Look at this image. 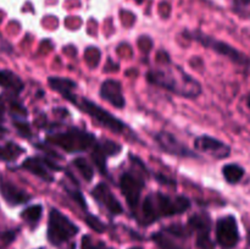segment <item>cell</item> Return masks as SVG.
I'll use <instances>...</instances> for the list:
<instances>
[{"instance_id": "6da1fadb", "label": "cell", "mask_w": 250, "mask_h": 249, "mask_svg": "<svg viewBox=\"0 0 250 249\" xmlns=\"http://www.w3.org/2000/svg\"><path fill=\"white\" fill-rule=\"evenodd\" d=\"M146 78L153 84L165 88L181 97L194 98L202 93L199 82L178 66L171 68H154L149 71Z\"/></svg>"}, {"instance_id": "7a4b0ae2", "label": "cell", "mask_w": 250, "mask_h": 249, "mask_svg": "<svg viewBox=\"0 0 250 249\" xmlns=\"http://www.w3.org/2000/svg\"><path fill=\"white\" fill-rule=\"evenodd\" d=\"M189 208L190 202L187 197H170L161 192L150 193L146 195L142 205V221L144 225H150L163 217L182 214Z\"/></svg>"}, {"instance_id": "3957f363", "label": "cell", "mask_w": 250, "mask_h": 249, "mask_svg": "<svg viewBox=\"0 0 250 249\" xmlns=\"http://www.w3.org/2000/svg\"><path fill=\"white\" fill-rule=\"evenodd\" d=\"M48 141L60 146L67 153H81L95 145V137L89 132L80 128H68L65 132L53 133L48 137Z\"/></svg>"}, {"instance_id": "277c9868", "label": "cell", "mask_w": 250, "mask_h": 249, "mask_svg": "<svg viewBox=\"0 0 250 249\" xmlns=\"http://www.w3.org/2000/svg\"><path fill=\"white\" fill-rule=\"evenodd\" d=\"M188 36V38H192L194 41H197L198 43L203 44L205 48H209L211 50H214L215 53L220 54L222 56H226L229 58L232 62L237 63L239 66H248L250 63V60L246 54L241 53L239 50H237L236 48H233L229 44L225 43V42L217 41V39L212 38V37L208 36V34L202 33L199 31H193V32H187L186 33Z\"/></svg>"}, {"instance_id": "5b68a950", "label": "cell", "mask_w": 250, "mask_h": 249, "mask_svg": "<svg viewBox=\"0 0 250 249\" xmlns=\"http://www.w3.org/2000/svg\"><path fill=\"white\" fill-rule=\"evenodd\" d=\"M77 232L78 227L67 216L59 210L51 209L48 225V239L51 244L59 246L76 236Z\"/></svg>"}, {"instance_id": "8992f818", "label": "cell", "mask_w": 250, "mask_h": 249, "mask_svg": "<svg viewBox=\"0 0 250 249\" xmlns=\"http://www.w3.org/2000/svg\"><path fill=\"white\" fill-rule=\"evenodd\" d=\"M75 106L80 107L82 111H84L85 114L89 115L92 119H94L95 121L99 122L102 126L106 127L107 129L115 132V133H122V132L125 131V124L121 120L112 116L109 111H106V110L103 109L102 106H99V105H97L95 103H93L92 100L87 99V98L77 99Z\"/></svg>"}, {"instance_id": "52a82bcc", "label": "cell", "mask_w": 250, "mask_h": 249, "mask_svg": "<svg viewBox=\"0 0 250 249\" xmlns=\"http://www.w3.org/2000/svg\"><path fill=\"white\" fill-rule=\"evenodd\" d=\"M143 175L144 173H139L138 171L131 170L124 172L120 177V189L132 210L138 207L142 190L146 187Z\"/></svg>"}, {"instance_id": "ba28073f", "label": "cell", "mask_w": 250, "mask_h": 249, "mask_svg": "<svg viewBox=\"0 0 250 249\" xmlns=\"http://www.w3.org/2000/svg\"><path fill=\"white\" fill-rule=\"evenodd\" d=\"M216 241L224 249H232L239 241L238 225L236 217L232 215L221 217L216 222Z\"/></svg>"}, {"instance_id": "9c48e42d", "label": "cell", "mask_w": 250, "mask_h": 249, "mask_svg": "<svg viewBox=\"0 0 250 249\" xmlns=\"http://www.w3.org/2000/svg\"><path fill=\"white\" fill-rule=\"evenodd\" d=\"M21 167L31 172L32 175L39 177L41 180L45 181V182H53L54 176L51 172L60 170V166L55 165L53 161L46 158H39V156L27 158L22 163Z\"/></svg>"}, {"instance_id": "30bf717a", "label": "cell", "mask_w": 250, "mask_h": 249, "mask_svg": "<svg viewBox=\"0 0 250 249\" xmlns=\"http://www.w3.org/2000/svg\"><path fill=\"white\" fill-rule=\"evenodd\" d=\"M155 141L159 146L166 153L183 156V158H197L194 151L190 150L188 146H186L182 142L178 141L173 134L168 133V132H159L155 136Z\"/></svg>"}, {"instance_id": "8fae6325", "label": "cell", "mask_w": 250, "mask_h": 249, "mask_svg": "<svg viewBox=\"0 0 250 249\" xmlns=\"http://www.w3.org/2000/svg\"><path fill=\"white\" fill-rule=\"evenodd\" d=\"M194 148L198 151L207 153L216 159L227 158V156H229V153H231L229 145H227L224 142L219 141V139L214 138V137L205 136V134L195 138Z\"/></svg>"}, {"instance_id": "7c38bea8", "label": "cell", "mask_w": 250, "mask_h": 249, "mask_svg": "<svg viewBox=\"0 0 250 249\" xmlns=\"http://www.w3.org/2000/svg\"><path fill=\"white\" fill-rule=\"evenodd\" d=\"M92 195L100 205H103L104 208H106L112 215H120L124 211V208L120 204L119 200L116 199L114 194H112L111 189L107 187V185H105L104 182L99 183L98 186H95L92 190Z\"/></svg>"}, {"instance_id": "4fadbf2b", "label": "cell", "mask_w": 250, "mask_h": 249, "mask_svg": "<svg viewBox=\"0 0 250 249\" xmlns=\"http://www.w3.org/2000/svg\"><path fill=\"white\" fill-rule=\"evenodd\" d=\"M121 150V146L111 141H104L103 143H95L92 158L97 167L102 171L103 175H106V158L115 155Z\"/></svg>"}, {"instance_id": "5bb4252c", "label": "cell", "mask_w": 250, "mask_h": 249, "mask_svg": "<svg viewBox=\"0 0 250 249\" xmlns=\"http://www.w3.org/2000/svg\"><path fill=\"white\" fill-rule=\"evenodd\" d=\"M100 97L117 109H122L126 103L122 95L121 83L115 80H106L103 82L100 87Z\"/></svg>"}, {"instance_id": "9a60e30c", "label": "cell", "mask_w": 250, "mask_h": 249, "mask_svg": "<svg viewBox=\"0 0 250 249\" xmlns=\"http://www.w3.org/2000/svg\"><path fill=\"white\" fill-rule=\"evenodd\" d=\"M0 194L4 198L5 202L9 205H12V207L24 204V203L31 200V195L26 190L21 189L12 182H9V181H2L0 183Z\"/></svg>"}, {"instance_id": "2e32d148", "label": "cell", "mask_w": 250, "mask_h": 249, "mask_svg": "<svg viewBox=\"0 0 250 249\" xmlns=\"http://www.w3.org/2000/svg\"><path fill=\"white\" fill-rule=\"evenodd\" d=\"M48 83L50 85L51 89H54L55 92L60 93L65 99H67L68 102L72 103L73 105L77 102L78 97L75 94V89L77 87L73 81L68 80V78H61V77H49Z\"/></svg>"}, {"instance_id": "e0dca14e", "label": "cell", "mask_w": 250, "mask_h": 249, "mask_svg": "<svg viewBox=\"0 0 250 249\" xmlns=\"http://www.w3.org/2000/svg\"><path fill=\"white\" fill-rule=\"evenodd\" d=\"M0 85L14 94H20L23 90L24 84L21 78L9 70L0 71Z\"/></svg>"}, {"instance_id": "ac0fdd59", "label": "cell", "mask_w": 250, "mask_h": 249, "mask_svg": "<svg viewBox=\"0 0 250 249\" xmlns=\"http://www.w3.org/2000/svg\"><path fill=\"white\" fill-rule=\"evenodd\" d=\"M24 151L23 148L17 145L14 142H9L5 145H0V161L12 163Z\"/></svg>"}, {"instance_id": "d6986e66", "label": "cell", "mask_w": 250, "mask_h": 249, "mask_svg": "<svg viewBox=\"0 0 250 249\" xmlns=\"http://www.w3.org/2000/svg\"><path fill=\"white\" fill-rule=\"evenodd\" d=\"M222 173L227 182L231 185H236L243 178L244 168L237 164H227L222 167Z\"/></svg>"}, {"instance_id": "ffe728a7", "label": "cell", "mask_w": 250, "mask_h": 249, "mask_svg": "<svg viewBox=\"0 0 250 249\" xmlns=\"http://www.w3.org/2000/svg\"><path fill=\"white\" fill-rule=\"evenodd\" d=\"M42 212H43L42 205H31V207H28L27 209H24L23 211L21 212V217L27 222V224L34 226V225L38 224V221L41 220Z\"/></svg>"}, {"instance_id": "44dd1931", "label": "cell", "mask_w": 250, "mask_h": 249, "mask_svg": "<svg viewBox=\"0 0 250 249\" xmlns=\"http://www.w3.org/2000/svg\"><path fill=\"white\" fill-rule=\"evenodd\" d=\"M73 165L75 167L80 171L81 175L83 176V178L87 181H92L93 176H94V171H93L92 166L88 164V161L83 158H78L76 160H73Z\"/></svg>"}, {"instance_id": "7402d4cb", "label": "cell", "mask_w": 250, "mask_h": 249, "mask_svg": "<svg viewBox=\"0 0 250 249\" xmlns=\"http://www.w3.org/2000/svg\"><path fill=\"white\" fill-rule=\"evenodd\" d=\"M197 246L199 249H215V243L210 238V228L200 229L197 232Z\"/></svg>"}, {"instance_id": "603a6c76", "label": "cell", "mask_w": 250, "mask_h": 249, "mask_svg": "<svg viewBox=\"0 0 250 249\" xmlns=\"http://www.w3.org/2000/svg\"><path fill=\"white\" fill-rule=\"evenodd\" d=\"M85 224H87L92 229L99 232V233H103V232L106 229V226H105L97 216H93V215L90 214H88L87 217H85Z\"/></svg>"}, {"instance_id": "cb8c5ba5", "label": "cell", "mask_w": 250, "mask_h": 249, "mask_svg": "<svg viewBox=\"0 0 250 249\" xmlns=\"http://www.w3.org/2000/svg\"><path fill=\"white\" fill-rule=\"evenodd\" d=\"M14 126L20 133V136L24 137V138H29L31 137V128H29V124L26 121H23V120H15Z\"/></svg>"}, {"instance_id": "d4e9b609", "label": "cell", "mask_w": 250, "mask_h": 249, "mask_svg": "<svg viewBox=\"0 0 250 249\" xmlns=\"http://www.w3.org/2000/svg\"><path fill=\"white\" fill-rule=\"evenodd\" d=\"M66 190H67L68 194L73 198V200L81 205V208H83V209H87V204H85V202H84V198H83V195L81 194L80 190H77V189L71 190V189H67V188H66Z\"/></svg>"}, {"instance_id": "484cf974", "label": "cell", "mask_w": 250, "mask_h": 249, "mask_svg": "<svg viewBox=\"0 0 250 249\" xmlns=\"http://www.w3.org/2000/svg\"><path fill=\"white\" fill-rule=\"evenodd\" d=\"M233 2L237 10H241V11L250 10V0H233Z\"/></svg>"}, {"instance_id": "4316f807", "label": "cell", "mask_w": 250, "mask_h": 249, "mask_svg": "<svg viewBox=\"0 0 250 249\" xmlns=\"http://www.w3.org/2000/svg\"><path fill=\"white\" fill-rule=\"evenodd\" d=\"M82 249H98V248L93 244L92 239H90L89 236H84L82 239Z\"/></svg>"}, {"instance_id": "83f0119b", "label": "cell", "mask_w": 250, "mask_h": 249, "mask_svg": "<svg viewBox=\"0 0 250 249\" xmlns=\"http://www.w3.org/2000/svg\"><path fill=\"white\" fill-rule=\"evenodd\" d=\"M7 46H10V45H7L6 42L2 41V39L0 38V51H5V50H6Z\"/></svg>"}, {"instance_id": "f1b7e54d", "label": "cell", "mask_w": 250, "mask_h": 249, "mask_svg": "<svg viewBox=\"0 0 250 249\" xmlns=\"http://www.w3.org/2000/svg\"><path fill=\"white\" fill-rule=\"evenodd\" d=\"M6 132H7V129L5 128L4 126H1V124H0V139L5 136V133H6Z\"/></svg>"}, {"instance_id": "f546056e", "label": "cell", "mask_w": 250, "mask_h": 249, "mask_svg": "<svg viewBox=\"0 0 250 249\" xmlns=\"http://www.w3.org/2000/svg\"><path fill=\"white\" fill-rule=\"evenodd\" d=\"M248 106H249V109H250V95L248 97Z\"/></svg>"}, {"instance_id": "4dcf8cb0", "label": "cell", "mask_w": 250, "mask_h": 249, "mask_svg": "<svg viewBox=\"0 0 250 249\" xmlns=\"http://www.w3.org/2000/svg\"><path fill=\"white\" fill-rule=\"evenodd\" d=\"M248 239H249V242H250V231H249V233H248Z\"/></svg>"}, {"instance_id": "1f68e13d", "label": "cell", "mask_w": 250, "mask_h": 249, "mask_svg": "<svg viewBox=\"0 0 250 249\" xmlns=\"http://www.w3.org/2000/svg\"><path fill=\"white\" fill-rule=\"evenodd\" d=\"M131 249H142V248H138V247H134V248H131Z\"/></svg>"}, {"instance_id": "d6a6232c", "label": "cell", "mask_w": 250, "mask_h": 249, "mask_svg": "<svg viewBox=\"0 0 250 249\" xmlns=\"http://www.w3.org/2000/svg\"><path fill=\"white\" fill-rule=\"evenodd\" d=\"M106 249H111V248H106Z\"/></svg>"}]
</instances>
